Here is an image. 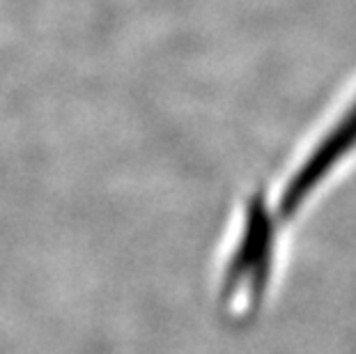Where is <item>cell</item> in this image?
I'll return each mask as SVG.
<instances>
[{
    "label": "cell",
    "mask_w": 356,
    "mask_h": 354,
    "mask_svg": "<svg viewBox=\"0 0 356 354\" xmlns=\"http://www.w3.org/2000/svg\"><path fill=\"white\" fill-rule=\"evenodd\" d=\"M356 150V102L343 118L331 127V131L315 145V150L299 166L292 179L287 182L283 198H280V214L292 216L304 205L306 198L315 193L324 177H329L333 168Z\"/></svg>",
    "instance_id": "obj_1"
}]
</instances>
